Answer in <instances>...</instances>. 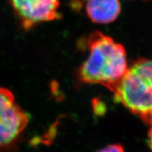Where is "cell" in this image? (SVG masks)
Returning <instances> with one entry per match:
<instances>
[{"instance_id": "4", "label": "cell", "mask_w": 152, "mask_h": 152, "mask_svg": "<svg viewBox=\"0 0 152 152\" xmlns=\"http://www.w3.org/2000/svg\"><path fill=\"white\" fill-rule=\"evenodd\" d=\"M23 29L30 31L38 25L61 18L59 0H9Z\"/></svg>"}, {"instance_id": "6", "label": "cell", "mask_w": 152, "mask_h": 152, "mask_svg": "<svg viewBox=\"0 0 152 152\" xmlns=\"http://www.w3.org/2000/svg\"><path fill=\"white\" fill-rule=\"evenodd\" d=\"M98 152H125V151L124 148L121 144H114L107 146Z\"/></svg>"}, {"instance_id": "5", "label": "cell", "mask_w": 152, "mask_h": 152, "mask_svg": "<svg viewBox=\"0 0 152 152\" xmlns=\"http://www.w3.org/2000/svg\"><path fill=\"white\" fill-rule=\"evenodd\" d=\"M86 13L95 23L106 24L113 22L121 11L119 0H87Z\"/></svg>"}, {"instance_id": "3", "label": "cell", "mask_w": 152, "mask_h": 152, "mask_svg": "<svg viewBox=\"0 0 152 152\" xmlns=\"http://www.w3.org/2000/svg\"><path fill=\"white\" fill-rule=\"evenodd\" d=\"M28 123V113L17 103L12 92L0 87V150L16 143Z\"/></svg>"}, {"instance_id": "1", "label": "cell", "mask_w": 152, "mask_h": 152, "mask_svg": "<svg viewBox=\"0 0 152 152\" xmlns=\"http://www.w3.org/2000/svg\"><path fill=\"white\" fill-rule=\"evenodd\" d=\"M87 46L89 56L80 66L77 80L86 84L101 85L113 92L128 71L125 48L99 31L90 34Z\"/></svg>"}, {"instance_id": "2", "label": "cell", "mask_w": 152, "mask_h": 152, "mask_svg": "<svg viewBox=\"0 0 152 152\" xmlns=\"http://www.w3.org/2000/svg\"><path fill=\"white\" fill-rule=\"evenodd\" d=\"M113 93L115 102L152 125V59L133 62Z\"/></svg>"}, {"instance_id": "7", "label": "cell", "mask_w": 152, "mask_h": 152, "mask_svg": "<svg viewBox=\"0 0 152 152\" xmlns=\"http://www.w3.org/2000/svg\"><path fill=\"white\" fill-rule=\"evenodd\" d=\"M147 144L150 149L152 151V125L151 128L149 129V132H148V137H147Z\"/></svg>"}]
</instances>
